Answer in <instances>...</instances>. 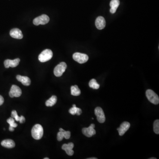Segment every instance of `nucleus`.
I'll list each match as a JSON object with an SVG mask.
<instances>
[{
  "instance_id": "10",
  "label": "nucleus",
  "mask_w": 159,
  "mask_h": 159,
  "mask_svg": "<svg viewBox=\"0 0 159 159\" xmlns=\"http://www.w3.org/2000/svg\"><path fill=\"white\" fill-rule=\"evenodd\" d=\"M130 124L129 122H124L122 123L120 127L117 129L120 136H123L130 127Z\"/></svg>"
},
{
  "instance_id": "17",
  "label": "nucleus",
  "mask_w": 159,
  "mask_h": 159,
  "mask_svg": "<svg viewBox=\"0 0 159 159\" xmlns=\"http://www.w3.org/2000/svg\"><path fill=\"white\" fill-rule=\"evenodd\" d=\"M119 4H120V2L119 0H111L110 4V5L111 7L110 9L111 13L112 14L115 13L118 7L119 6Z\"/></svg>"
},
{
  "instance_id": "32",
  "label": "nucleus",
  "mask_w": 159,
  "mask_h": 159,
  "mask_svg": "<svg viewBox=\"0 0 159 159\" xmlns=\"http://www.w3.org/2000/svg\"><path fill=\"white\" fill-rule=\"evenodd\" d=\"M149 159H157V158H156L153 157V158H149Z\"/></svg>"
},
{
  "instance_id": "11",
  "label": "nucleus",
  "mask_w": 159,
  "mask_h": 159,
  "mask_svg": "<svg viewBox=\"0 0 159 159\" xmlns=\"http://www.w3.org/2000/svg\"><path fill=\"white\" fill-rule=\"evenodd\" d=\"M20 61L19 58H16L14 60L7 59L4 61L5 66L6 68H8L10 67L14 68L19 65Z\"/></svg>"
},
{
  "instance_id": "29",
  "label": "nucleus",
  "mask_w": 159,
  "mask_h": 159,
  "mask_svg": "<svg viewBox=\"0 0 159 159\" xmlns=\"http://www.w3.org/2000/svg\"><path fill=\"white\" fill-rule=\"evenodd\" d=\"M4 102V99L2 96L0 95V106L2 105Z\"/></svg>"
},
{
  "instance_id": "22",
  "label": "nucleus",
  "mask_w": 159,
  "mask_h": 159,
  "mask_svg": "<svg viewBox=\"0 0 159 159\" xmlns=\"http://www.w3.org/2000/svg\"><path fill=\"white\" fill-rule=\"evenodd\" d=\"M7 123L10 125V126L13 127L14 128L17 127V124L15 123V120L13 118H10L8 119L7 120Z\"/></svg>"
},
{
  "instance_id": "31",
  "label": "nucleus",
  "mask_w": 159,
  "mask_h": 159,
  "mask_svg": "<svg viewBox=\"0 0 159 159\" xmlns=\"http://www.w3.org/2000/svg\"><path fill=\"white\" fill-rule=\"evenodd\" d=\"M88 159H97V158H96L93 157V158H88Z\"/></svg>"
},
{
  "instance_id": "18",
  "label": "nucleus",
  "mask_w": 159,
  "mask_h": 159,
  "mask_svg": "<svg viewBox=\"0 0 159 159\" xmlns=\"http://www.w3.org/2000/svg\"><path fill=\"white\" fill-rule=\"evenodd\" d=\"M57 101V97L55 95H53L46 102V105L47 107H52L55 104Z\"/></svg>"
},
{
  "instance_id": "3",
  "label": "nucleus",
  "mask_w": 159,
  "mask_h": 159,
  "mask_svg": "<svg viewBox=\"0 0 159 159\" xmlns=\"http://www.w3.org/2000/svg\"><path fill=\"white\" fill-rule=\"evenodd\" d=\"M53 52L50 49H46L42 51L39 56V60L40 62H45L51 59Z\"/></svg>"
},
{
  "instance_id": "30",
  "label": "nucleus",
  "mask_w": 159,
  "mask_h": 159,
  "mask_svg": "<svg viewBox=\"0 0 159 159\" xmlns=\"http://www.w3.org/2000/svg\"><path fill=\"white\" fill-rule=\"evenodd\" d=\"M9 131H12V132H13V131H14V128L13 127L11 126H10L9 127Z\"/></svg>"
},
{
  "instance_id": "19",
  "label": "nucleus",
  "mask_w": 159,
  "mask_h": 159,
  "mask_svg": "<svg viewBox=\"0 0 159 159\" xmlns=\"http://www.w3.org/2000/svg\"><path fill=\"white\" fill-rule=\"evenodd\" d=\"M80 90L78 88V86H72L71 87V93L72 95L74 96H78L80 94Z\"/></svg>"
},
{
  "instance_id": "28",
  "label": "nucleus",
  "mask_w": 159,
  "mask_h": 159,
  "mask_svg": "<svg viewBox=\"0 0 159 159\" xmlns=\"http://www.w3.org/2000/svg\"><path fill=\"white\" fill-rule=\"evenodd\" d=\"M82 110L81 109L79 108H77V110H76V114L77 115H80L82 113Z\"/></svg>"
},
{
  "instance_id": "21",
  "label": "nucleus",
  "mask_w": 159,
  "mask_h": 159,
  "mask_svg": "<svg viewBox=\"0 0 159 159\" xmlns=\"http://www.w3.org/2000/svg\"><path fill=\"white\" fill-rule=\"evenodd\" d=\"M153 131L155 133L157 134H159V120H155L153 123Z\"/></svg>"
},
{
  "instance_id": "4",
  "label": "nucleus",
  "mask_w": 159,
  "mask_h": 159,
  "mask_svg": "<svg viewBox=\"0 0 159 159\" xmlns=\"http://www.w3.org/2000/svg\"><path fill=\"white\" fill-rule=\"evenodd\" d=\"M67 68V65L65 62H61L55 67L54 69V74L57 77L61 76L65 72Z\"/></svg>"
},
{
  "instance_id": "8",
  "label": "nucleus",
  "mask_w": 159,
  "mask_h": 159,
  "mask_svg": "<svg viewBox=\"0 0 159 159\" xmlns=\"http://www.w3.org/2000/svg\"><path fill=\"white\" fill-rule=\"evenodd\" d=\"M95 125L94 124H92L88 128H84L82 129V133L86 137L90 138L93 135H95L96 133V131L94 129Z\"/></svg>"
},
{
  "instance_id": "15",
  "label": "nucleus",
  "mask_w": 159,
  "mask_h": 159,
  "mask_svg": "<svg viewBox=\"0 0 159 159\" xmlns=\"http://www.w3.org/2000/svg\"><path fill=\"white\" fill-rule=\"evenodd\" d=\"M17 79L24 86H29L31 85V80L29 77L26 76H22L20 75H17L16 77Z\"/></svg>"
},
{
  "instance_id": "12",
  "label": "nucleus",
  "mask_w": 159,
  "mask_h": 159,
  "mask_svg": "<svg viewBox=\"0 0 159 159\" xmlns=\"http://www.w3.org/2000/svg\"><path fill=\"white\" fill-rule=\"evenodd\" d=\"M10 35L12 38L17 39H22L23 38V35L21 31L18 28H13L10 31Z\"/></svg>"
},
{
  "instance_id": "6",
  "label": "nucleus",
  "mask_w": 159,
  "mask_h": 159,
  "mask_svg": "<svg viewBox=\"0 0 159 159\" xmlns=\"http://www.w3.org/2000/svg\"><path fill=\"white\" fill-rule=\"evenodd\" d=\"M73 58L75 61L80 64L86 63L89 60V56L87 55L78 52L74 53Z\"/></svg>"
},
{
  "instance_id": "9",
  "label": "nucleus",
  "mask_w": 159,
  "mask_h": 159,
  "mask_svg": "<svg viewBox=\"0 0 159 159\" xmlns=\"http://www.w3.org/2000/svg\"><path fill=\"white\" fill-rule=\"evenodd\" d=\"M22 94V91L18 86L13 85L9 92V96L11 98L20 97Z\"/></svg>"
},
{
  "instance_id": "23",
  "label": "nucleus",
  "mask_w": 159,
  "mask_h": 159,
  "mask_svg": "<svg viewBox=\"0 0 159 159\" xmlns=\"http://www.w3.org/2000/svg\"><path fill=\"white\" fill-rule=\"evenodd\" d=\"M11 116H12V118H14L15 119L16 121H19L20 116L18 115L17 113V111H13L11 113Z\"/></svg>"
},
{
  "instance_id": "1",
  "label": "nucleus",
  "mask_w": 159,
  "mask_h": 159,
  "mask_svg": "<svg viewBox=\"0 0 159 159\" xmlns=\"http://www.w3.org/2000/svg\"><path fill=\"white\" fill-rule=\"evenodd\" d=\"M43 134V129L40 124L35 125L32 130V136L36 140H39L42 138Z\"/></svg>"
},
{
  "instance_id": "24",
  "label": "nucleus",
  "mask_w": 159,
  "mask_h": 159,
  "mask_svg": "<svg viewBox=\"0 0 159 159\" xmlns=\"http://www.w3.org/2000/svg\"><path fill=\"white\" fill-rule=\"evenodd\" d=\"M64 130H63V131H59V132L58 133L57 139L58 141H62L63 139H64V133H63Z\"/></svg>"
},
{
  "instance_id": "16",
  "label": "nucleus",
  "mask_w": 159,
  "mask_h": 159,
  "mask_svg": "<svg viewBox=\"0 0 159 159\" xmlns=\"http://www.w3.org/2000/svg\"><path fill=\"white\" fill-rule=\"evenodd\" d=\"M1 145L2 146L7 148H13L15 146V142L11 139H6L3 140L1 142Z\"/></svg>"
},
{
  "instance_id": "27",
  "label": "nucleus",
  "mask_w": 159,
  "mask_h": 159,
  "mask_svg": "<svg viewBox=\"0 0 159 159\" xmlns=\"http://www.w3.org/2000/svg\"><path fill=\"white\" fill-rule=\"evenodd\" d=\"M25 119L23 116H21L20 117L19 122L20 123H23L25 122Z\"/></svg>"
},
{
  "instance_id": "13",
  "label": "nucleus",
  "mask_w": 159,
  "mask_h": 159,
  "mask_svg": "<svg viewBox=\"0 0 159 159\" xmlns=\"http://www.w3.org/2000/svg\"><path fill=\"white\" fill-rule=\"evenodd\" d=\"M95 24L96 27L99 30L104 29L106 26V21L103 17H98L95 20Z\"/></svg>"
},
{
  "instance_id": "26",
  "label": "nucleus",
  "mask_w": 159,
  "mask_h": 159,
  "mask_svg": "<svg viewBox=\"0 0 159 159\" xmlns=\"http://www.w3.org/2000/svg\"><path fill=\"white\" fill-rule=\"evenodd\" d=\"M76 110H77V108L76 107H73L69 110V112L72 115H75L76 114Z\"/></svg>"
},
{
  "instance_id": "2",
  "label": "nucleus",
  "mask_w": 159,
  "mask_h": 159,
  "mask_svg": "<svg viewBox=\"0 0 159 159\" xmlns=\"http://www.w3.org/2000/svg\"><path fill=\"white\" fill-rule=\"evenodd\" d=\"M146 96L149 102L154 104H159V98L158 95L153 91L151 89H148L146 91Z\"/></svg>"
},
{
  "instance_id": "5",
  "label": "nucleus",
  "mask_w": 159,
  "mask_h": 159,
  "mask_svg": "<svg viewBox=\"0 0 159 159\" xmlns=\"http://www.w3.org/2000/svg\"><path fill=\"white\" fill-rule=\"evenodd\" d=\"M49 21H50L49 17L47 15L43 14V15L36 18L33 20V22L34 25L38 26L40 24L45 25L48 23Z\"/></svg>"
},
{
  "instance_id": "25",
  "label": "nucleus",
  "mask_w": 159,
  "mask_h": 159,
  "mask_svg": "<svg viewBox=\"0 0 159 159\" xmlns=\"http://www.w3.org/2000/svg\"><path fill=\"white\" fill-rule=\"evenodd\" d=\"M63 133H64V137L65 139H68L70 138L71 132L70 131H65V130L63 131Z\"/></svg>"
},
{
  "instance_id": "20",
  "label": "nucleus",
  "mask_w": 159,
  "mask_h": 159,
  "mask_svg": "<svg viewBox=\"0 0 159 159\" xmlns=\"http://www.w3.org/2000/svg\"><path fill=\"white\" fill-rule=\"evenodd\" d=\"M89 86L90 88H92L94 89H98L100 87L99 84L97 83V81L95 79H92L89 81Z\"/></svg>"
},
{
  "instance_id": "7",
  "label": "nucleus",
  "mask_w": 159,
  "mask_h": 159,
  "mask_svg": "<svg viewBox=\"0 0 159 159\" xmlns=\"http://www.w3.org/2000/svg\"><path fill=\"white\" fill-rule=\"evenodd\" d=\"M95 114L97 117V120L99 123H104L105 121V116L103 110L100 107H97L95 109Z\"/></svg>"
},
{
  "instance_id": "14",
  "label": "nucleus",
  "mask_w": 159,
  "mask_h": 159,
  "mask_svg": "<svg viewBox=\"0 0 159 159\" xmlns=\"http://www.w3.org/2000/svg\"><path fill=\"white\" fill-rule=\"evenodd\" d=\"M74 147V144L73 143L70 142L68 144L63 145L62 146V149L66 151V154L69 156H73L74 154V151L73 150V148Z\"/></svg>"
},
{
  "instance_id": "33",
  "label": "nucleus",
  "mask_w": 159,
  "mask_h": 159,
  "mask_svg": "<svg viewBox=\"0 0 159 159\" xmlns=\"http://www.w3.org/2000/svg\"><path fill=\"white\" fill-rule=\"evenodd\" d=\"M44 159H49V158H45Z\"/></svg>"
}]
</instances>
